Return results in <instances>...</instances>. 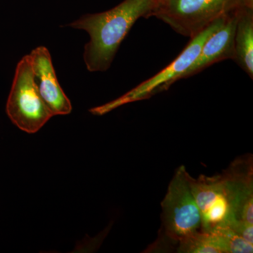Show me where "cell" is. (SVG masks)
<instances>
[{
  "label": "cell",
  "mask_w": 253,
  "mask_h": 253,
  "mask_svg": "<svg viewBox=\"0 0 253 253\" xmlns=\"http://www.w3.org/2000/svg\"><path fill=\"white\" fill-rule=\"evenodd\" d=\"M189 181L201 212V231L211 232L237 222L235 192L224 172L212 176L201 175L198 179L189 174Z\"/></svg>",
  "instance_id": "cell-6"
},
{
  "label": "cell",
  "mask_w": 253,
  "mask_h": 253,
  "mask_svg": "<svg viewBox=\"0 0 253 253\" xmlns=\"http://www.w3.org/2000/svg\"><path fill=\"white\" fill-rule=\"evenodd\" d=\"M244 2L245 6L253 9V0H244Z\"/></svg>",
  "instance_id": "cell-12"
},
{
  "label": "cell",
  "mask_w": 253,
  "mask_h": 253,
  "mask_svg": "<svg viewBox=\"0 0 253 253\" xmlns=\"http://www.w3.org/2000/svg\"><path fill=\"white\" fill-rule=\"evenodd\" d=\"M6 112L14 126L28 134L41 130L53 117L40 94L29 54L16 66Z\"/></svg>",
  "instance_id": "cell-4"
},
{
  "label": "cell",
  "mask_w": 253,
  "mask_h": 253,
  "mask_svg": "<svg viewBox=\"0 0 253 253\" xmlns=\"http://www.w3.org/2000/svg\"><path fill=\"white\" fill-rule=\"evenodd\" d=\"M29 56L38 90L50 112L53 116L70 114L72 104L58 81L49 50L38 46Z\"/></svg>",
  "instance_id": "cell-7"
},
{
  "label": "cell",
  "mask_w": 253,
  "mask_h": 253,
  "mask_svg": "<svg viewBox=\"0 0 253 253\" xmlns=\"http://www.w3.org/2000/svg\"><path fill=\"white\" fill-rule=\"evenodd\" d=\"M189 174L184 166L178 168L161 203L163 234L175 244L201 231V212L191 191Z\"/></svg>",
  "instance_id": "cell-5"
},
{
  "label": "cell",
  "mask_w": 253,
  "mask_h": 253,
  "mask_svg": "<svg viewBox=\"0 0 253 253\" xmlns=\"http://www.w3.org/2000/svg\"><path fill=\"white\" fill-rule=\"evenodd\" d=\"M181 253H227L225 244L217 233L199 231L178 243Z\"/></svg>",
  "instance_id": "cell-10"
},
{
  "label": "cell",
  "mask_w": 253,
  "mask_h": 253,
  "mask_svg": "<svg viewBox=\"0 0 253 253\" xmlns=\"http://www.w3.org/2000/svg\"><path fill=\"white\" fill-rule=\"evenodd\" d=\"M158 0H124L112 9L82 16L68 26L84 30L90 37L84 46V61L90 72L111 67L121 43L140 18L151 17Z\"/></svg>",
  "instance_id": "cell-1"
},
{
  "label": "cell",
  "mask_w": 253,
  "mask_h": 253,
  "mask_svg": "<svg viewBox=\"0 0 253 253\" xmlns=\"http://www.w3.org/2000/svg\"><path fill=\"white\" fill-rule=\"evenodd\" d=\"M235 58L234 61L243 71L253 78V9L242 6L240 8L236 24Z\"/></svg>",
  "instance_id": "cell-9"
},
{
  "label": "cell",
  "mask_w": 253,
  "mask_h": 253,
  "mask_svg": "<svg viewBox=\"0 0 253 253\" xmlns=\"http://www.w3.org/2000/svg\"><path fill=\"white\" fill-rule=\"evenodd\" d=\"M227 15L218 18L204 31L191 38L189 44L167 67L118 99L92 108L89 112L95 116H103L123 105L148 99L158 93L168 90L175 82L180 81L181 76L199 56L204 43L221 27Z\"/></svg>",
  "instance_id": "cell-2"
},
{
  "label": "cell",
  "mask_w": 253,
  "mask_h": 253,
  "mask_svg": "<svg viewBox=\"0 0 253 253\" xmlns=\"http://www.w3.org/2000/svg\"><path fill=\"white\" fill-rule=\"evenodd\" d=\"M240 8L228 14L221 27L209 37L199 56L181 76V80L195 76L214 63L234 59V38Z\"/></svg>",
  "instance_id": "cell-8"
},
{
  "label": "cell",
  "mask_w": 253,
  "mask_h": 253,
  "mask_svg": "<svg viewBox=\"0 0 253 253\" xmlns=\"http://www.w3.org/2000/svg\"><path fill=\"white\" fill-rule=\"evenodd\" d=\"M243 6L244 0H166L158 4L151 17L191 39L218 18Z\"/></svg>",
  "instance_id": "cell-3"
},
{
  "label": "cell",
  "mask_w": 253,
  "mask_h": 253,
  "mask_svg": "<svg viewBox=\"0 0 253 253\" xmlns=\"http://www.w3.org/2000/svg\"><path fill=\"white\" fill-rule=\"evenodd\" d=\"M166 1V0H158V4H159V3L163 2V1Z\"/></svg>",
  "instance_id": "cell-13"
},
{
  "label": "cell",
  "mask_w": 253,
  "mask_h": 253,
  "mask_svg": "<svg viewBox=\"0 0 253 253\" xmlns=\"http://www.w3.org/2000/svg\"><path fill=\"white\" fill-rule=\"evenodd\" d=\"M211 231L217 233L220 236L225 244L227 253H253V244L243 239L229 226H220Z\"/></svg>",
  "instance_id": "cell-11"
}]
</instances>
